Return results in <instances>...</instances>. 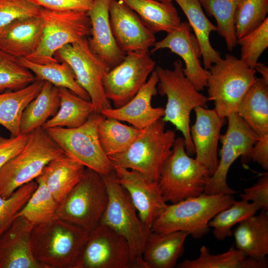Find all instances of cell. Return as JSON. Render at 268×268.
I'll return each instance as SVG.
<instances>
[{
    "label": "cell",
    "mask_w": 268,
    "mask_h": 268,
    "mask_svg": "<svg viewBox=\"0 0 268 268\" xmlns=\"http://www.w3.org/2000/svg\"><path fill=\"white\" fill-rule=\"evenodd\" d=\"M88 233L58 218L34 225L31 235L34 258L42 268H76Z\"/></svg>",
    "instance_id": "6da1fadb"
},
{
    "label": "cell",
    "mask_w": 268,
    "mask_h": 268,
    "mask_svg": "<svg viewBox=\"0 0 268 268\" xmlns=\"http://www.w3.org/2000/svg\"><path fill=\"white\" fill-rule=\"evenodd\" d=\"M182 62H174L173 68L169 69L160 66L155 69L158 77L159 94L166 96L167 103L161 119L174 125L181 132L189 155L195 153L190 134V115L198 106L207 108L208 97L201 94L185 76Z\"/></svg>",
    "instance_id": "7a4b0ae2"
},
{
    "label": "cell",
    "mask_w": 268,
    "mask_h": 268,
    "mask_svg": "<svg viewBox=\"0 0 268 268\" xmlns=\"http://www.w3.org/2000/svg\"><path fill=\"white\" fill-rule=\"evenodd\" d=\"M102 176L107 188L108 201L100 223L107 225L126 240L131 251V268H146L142 254L151 231L141 221L115 170Z\"/></svg>",
    "instance_id": "3957f363"
},
{
    "label": "cell",
    "mask_w": 268,
    "mask_h": 268,
    "mask_svg": "<svg viewBox=\"0 0 268 268\" xmlns=\"http://www.w3.org/2000/svg\"><path fill=\"white\" fill-rule=\"evenodd\" d=\"M175 138V131L165 130V122L160 119L142 129L125 151L108 157L114 167L138 171L148 180L158 183Z\"/></svg>",
    "instance_id": "277c9868"
},
{
    "label": "cell",
    "mask_w": 268,
    "mask_h": 268,
    "mask_svg": "<svg viewBox=\"0 0 268 268\" xmlns=\"http://www.w3.org/2000/svg\"><path fill=\"white\" fill-rule=\"evenodd\" d=\"M232 195L202 194L167 205L153 223L151 231L168 233L185 231L200 239L209 231L210 220L234 201Z\"/></svg>",
    "instance_id": "5b68a950"
},
{
    "label": "cell",
    "mask_w": 268,
    "mask_h": 268,
    "mask_svg": "<svg viewBox=\"0 0 268 268\" xmlns=\"http://www.w3.org/2000/svg\"><path fill=\"white\" fill-rule=\"evenodd\" d=\"M65 154L44 130L35 131L23 150L0 169V196L9 197L40 176L51 160Z\"/></svg>",
    "instance_id": "8992f818"
},
{
    "label": "cell",
    "mask_w": 268,
    "mask_h": 268,
    "mask_svg": "<svg viewBox=\"0 0 268 268\" xmlns=\"http://www.w3.org/2000/svg\"><path fill=\"white\" fill-rule=\"evenodd\" d=\"M210 177L207 169L188 154L183 137H178L157 184L165 201L175 203L203 194Z\"/></svg>",
    "instance_id": "52a82bcc"
},
{
    "label": "cell",
    "mask_w": 268,
    "mask_h": 268,
    "mask_svg": "<svg viewBox=\"0 0 268 268\" xmlns=\"http://www.w3.org/2000/svg\"><path fill=\"white\" fill-rule=\"evenodd\" d=\"M209 70L208 100L213 102L219 115L226 119L237 113L242 98L257 78L256 70L229 54L213 64Z\"/></svg>",
    "instance_id": "ba28073f"
},
{
    "label": "cell",
    "mask_w": 268,
    "mask_h": 268,
    "mask_svg": "<svg viewBox=\"0 0 268 268\" xmlns=\"http://www.w3.org/2000/svg\"><path fill=\"white\" fill-rule=\"evenodd\" d=\"M108 201L107 190L102 175L86 168L82 179L59 204L56 217L90 232L99 224Z\"/></svg>",
    "instance_id": "9c48e42d"
},
{
    "label": "cell",
    "mask_w": 268,
    "mask_h": 268,
    "mask_svg": "<svg viewBox=\"0 0 268 268\" xmlns=\"http://www.w3.org/2000/svg\"><path fill=\"white\" fill-rule=\"evenodd\" d=\"M39 15L43 22L41 42L36 51L26 58L32 62L44 65L59 62L55 54L59 49L90 34L91 24L87 12L41 7Z\"/></svg>",
    "instance_id": "30bf717a"
},
{
    "label": "cell",
    "mask_w": 268,
    "mask_h": 268,
    "mask_svg": "<svg viewBox=\"0 0 268 268\" xmlns=\"http://www.w3.org/2000/svg\"><path fill=\"white\" fill-rule=\"evenodd\" d=\"M103 117L94 112L77 128L53 127L44 130L66 155L85 167L106 175L114 169L101 147L97 134V126Z\"/></svg>",
    "instance_id": "8fae6325"
},
{
    "label": "cell",
    "mask_w": 268,
    "mask_h": 268,
    "mask_svg": "<svg viewBox=\"0 0 268 268\" xmlns=\"http://www.w3.org/2000/svg\"><path fill=\"white\" fill-rule=\"evenodd\" d=\"M55 58L70 67L77 82L89 95L95 113L112 108L103 85V78L110 69L90 50L86 37L59 49Z\"/></svg>",
    "instance_id": "7c38bea8"
},
{
    "label": "cell",
    "mask_w": 268,
    "mask_h": 268,
    "mask_svg": "<svg viewBox=\"0 0 268 268\" xmlns=\"http://www.w3.org/2000/svg\"><path fill=\"white\" fill-rule=\"evenodd\" d=\"M155 64L148 52L129 53L106 74L103 79L105 96L115 108L124 106L135 95L155 69Z\"/></svg>",
    "instance_id": "4fadbf2b"
},
{
    "label": "cell",
    "mask_w": 268,
    "mask_h": 268,
    "mask_svg": "<svg viewBox=\"0 0 268 268\" xmlns=\"http://www.w3.org/2000/svg\"><path fill=\"white\" fill-rule=\"evenodd\" d=\"M76 268H131V254L126 240L100 223L89 232Z\"/></svg>",
    "instance_id": "5bb4252c"
},
{
    "label": "cell",
    "mask_w": 268,
    "mask_h": 268,
    "mask_svg": "<svg viewBox=\"0 0 268 268\" xmlns=\"http://www.w3.org/2000/svg\"><path fill=\"white\" fill-rule=\"evenodd\" d=\"M191 29L188 22H181L177 29L155 42L151 53L166 48L180 57L185 63V67L183 68L184 75L200 91L207 87L209 70L201 66V47Z\"/></svg>",
    "instance_id": "9a60e30c"
},
{
    "label": "cell",
    "mask_w": 268,
    "mask_h": 268,
    "mask_svg": "<svg viewBox=\"0 0 268 268\" xmlns=\"http://www.w3.org/2000/svg\"><path fill=\"white\" fill-rule=\"evenodd\" d=\"M109 20L116 42L126 54L148 52L156 42L154 34L132 8L120 0H111Z\"/></svg>",
    "instance_id": "2e32d148"
},
{
    "label": "cell",
    "mask_w": 268,
    "mask_h": 268,
    "mask_svg": "<svg viewBox=\"0 0 268 268\" xmlns=\"http://www.w3.org/2000/svg\"><path fill=\"white\" fill-rule=\"evenodd\" d=\"M120 184L129 194L139 218L151 230L167 206L157 183L148 180L138 171L114 167Z\"/></svg>",
    "instance_id": "e0dca14e"
},
{
    "label": "cell",
    "mask_w": 268,
    "mask_h": 268,
    "mask_svg": "<svg viewBox=\"0 0 268 268\" xmlns=\"http://www.w3.org/2000/svg\"><path fill=\"white\" fill-rule=\"evenodd\" d=\"M196 121L190 127V134L196 154V159L208 171L210 176L218 163V144L225 118L216 111L201 106L194 110Z\"/></svg>",
    "instance_id": "ac0fdd59"
},
{
    "label": "cell",
    "mask_w": 268,
    "mask_h": 268,
    "mask_svg": "<svg viewBox=\"0 0 268 268\" xmlns=\"http://www.w3.org/2000/svg\"><path fill=\"white\" fill-rule=\"evenodd\" d=\"M111 0H93L87 11L89 17L91 37L87 39L92 52L112 69L124 59L126 53L118 46L109 20Z\"/></svg>",
    "instance_id": "d6986e66"
},
{
    "label": "cell",
    "mask_w": 268,
    "mask_h": 268,
    "mask_svg": "<svg viewBox=\"0 0 268 268\" xmlns=\"http://www.w3.org/2000/svg\"><path fill=\"white\" fill-rule=\"evenodd\" d=\"M158 77L154 69L149 79L135 95L124 106L110 108L101 112L103 116L127 122L134 128L142 130L161 119L164 108L153 107L151 99L157 93Z\"/></svg>",
    "instance_id": "ffe728a7"
},
{
    "label": "cell",
    "mask_w": 268,
    "mask_h": 268,
    "mask_svg": "<svg viewBox=\"0 0 268 268\" xmlns=\"http://www.w3.org/2000/svg\"><path fill=\"white\" fill-rule=\"evenodd\" d=\"M33 225L22 216L16 217L0 237V268H42L32 252Z\"/></svg>",
    "instance_id": "44dd1931"
},
{
    "label": "cell",
    "mask_w": 268,
    "mask_h": 268,
    "mask_svg": "<svg viewBox=\"0 0 268 268\" xmlns=\"http://www.w3.org/2000/svg\"><path fill=\"white\" fill-rule=\"evenodd\" d=\"M43 31L39 15L17 19L0 32V50L18 59L27 58L37 49Z\"/></svg>",
    "instance_id": "7402d4cb"
},
{
    "label": "cell",
    "mask_w": 268,
    "mask_h": 268,
    "mask_svg": "<svg viewBox=\"0 0 268 268\" xmlns=\"http://www.w3.org/2000/svg\"><path fill=\"white\" fill-rule=\"evenodd\" d=\"M189 235L185 231L168 233L151 231L145 244L142 259L146 268H173L184 252Z\"/></svg>",
    "instance_id": "603a6c76"
},
{
    "label": "cell",
    "mask_w": 268,
    "mask_h": 268,
    "mask_svg": "<svg viewBox=\"0 0 268 268\" xmlns=\"http://www.w3.org/2000/svg\"><path fill=\"white\" fill-rule=\"evenodd\" d=\"M86 168L65 154L47 164L41 175L47 188L60 204L82 179Z\"/></svg>",
    "instance_id": "cb8c5ba5"
},
{
    "label": "cell",
    "mask_w": 268,
    "mask_h": 268,
    "mask_svg": "<svg viewBox=\"0 0 268 268\" xmlns=\"http://www.w3.org/2000/svg\"><path fill=\"white\" fill-rule=\"evenodd\" d=\"M233 236L236 247L247 256L258 260L267 259L268 255V212H261L241 220Z\"/></svg>",
    "instance_id": "d4e9b609"
},
{
    "label": "cell",
    "mask_w": 268,
    "mask_h": 268,
    "mask_svg": "<svg viewBox=\"0 0 268 268\" xmlns=\"http://www.w3.org/2000/svg\"><path fill=\"white\" fill-rule=\"evenodd\" d=\"M132 8L146 27L154 34L167 33L177 29L181 23L178 11L172 1L156 0H120Z\"/></svg>",
    "instance_id": "484cf974"
},
{
    "label": "cell",
    "mask_w": 268,
    "mask_h": 268,
    "mask_svg": "<svg viewBox=\"0 0 268 268\" xmlns=\"http://www.w3.org/2000/svg\"><path fill=\"white\" fill-rule=\"evenodd\" d=\"M237 113L260 137L268 135V82L256 78L242 98Z\"/></svg>",
    "instance_id": "4316f807"
},
{
    "label": "cell",
    "mask_w": 268,
    "mask_h": 268,
    "mask_svg": "<svg viewBox=\"0 0 268 268\" xmlns=\"http://www.w3.org/2000/svg\"><path fill=\"white\" fill-rule=\"evenodd\" d=\"M60 106L57 87L44 81L38 95L23 110L20 120V134H28L41 128L50 118L54 116Z\"/></svg>",
    "instance_id": "83f0119b"
},
{
    "label": "cell",
    "mask_w": 268,
    "mask_h": 268,
    "mask_svg": "<svg viewBox=\"0 0 268 268\" xmlns=\"http://www.w3.org/2000/svg\"><path fill=\"white\" fill-rule=\"evenodd\" d=\"M175 0L186 16L199 42L203 67L209 70L213 64L221 59L220 53L212 47L209 40L210 34L217 30L216 27L207 18L198 0Z\"/></svg>",
    "instance_id": "f1b7e54d"
},
{
    "label": "cell",
    "mask_w": 268,
    "mask_h": 268,
    "mask_svg": "<svg viewBox=\"0 0 268 268\" xmlns=\"http://www.w3.org/2000/svg\"><path fill=\"white\" fill-rule=\"evenodd\" d=\"M44 81L36 79L26 87L0 93V125L13 136L20 134L22 113L27 105L40 92Z\"/></svg>",
    "instance_id": "f546056e"
},
{
    "label": "cell",
    "mask_w": 268,
    "mask_h": 268,
    "mask_svg": "<svg viewBox=\"0 0 268 268\" xmlns=\"http://www.w3.org/2000/svg\"><path fill=\"white\" fill-rule=\"evenodd\" d=\"M60 108L56 114L47 120L41 129L53 127L74 128L84 124L94 113L92 102L85 100L64 87H58Z\"/></svg>",
    "instance_id": "4dcf8cb0"
},
{
    "label": "cell",
    "mask_w": 268,
    "mask_h": 268,
    "mask_svg": "<svg viewBox=\"0 0 268 268\" xmlns=\"http://www.w3.org/2000/svg\"><path fill=\"white\" fill-rule=\"evenodd\" d=\"M268 266L267 259H253L234 246L227 252L216 255L210 254L207 247L202 246L196 259L185 260L177 265L179 268H266Z\"/></svg>",
    "instance_id": "1f68e13d"
},
{
    "label": "cell",
    "mask_w": 268,
    "mask_h": 268,
    "mask_svg": "<svg viewBox=\"0 0 268 268\" xmlns=\"http://www.w3.org/2000/svg\"><path fill=\"white\" fill-rule=\"evenodd\" d=\"M20 64L30 70L38 79L47 81L57 87L69 90L79 97L90 101L87 92L77 82L74 73L66 62L61 61L48 64L32 62L26 58L19 59Z\"/></svg>",
    "instance_id": "d6a6232c"
},
{
    "label": "cell",
    "mask_w": 268,
    "mask_h": 268,
    "mask_svg": "<svg viewBox=\"0 0 268 268\" xmlns=\"http://www.w3.org/2000/svg\"><path fill=\"white\" fill-rule=\"evenodd\" d=\"M101 147L107 156L125 151L141 130L124 124L116 119L103 116L97 128Z\"/></svg>",
    "instance_id": "836d02e7"
},
{
    "label": "cell",
    "mask_w": 268,
    "mask_h": 268,
    "mask_svg": "<svg viewBox=\"0 0 268 268\" xmlns=\"http://www.w3.org/2000/svg\"><path fill=\"white\" fill-rule=\"evenodd\" d=\"M38 186L15 217L22 216L32 223L38 224L56 217L59 203L47 188L40 175L35 179Z\"/></svg>",
    "instance_id": "e575fe53"
},
{
    "label": "cell",
    "mask_w": 268,
    "mask_h": 268,
    "mask_svg": "<svg viewBox=\"0 0 268 268\" xmlns=\"http://www.w3.org/2000/svg\"><path fill=\"white\" fill-rule=\"evenodd\" d=\"M198 0L207 14L215 18L216 31L224 39L227 50L232 51L237 44L234 17L240 0Z\"/></svg>",
    "instance_id": "d590c367"
},
{
    "label": "cell",
    "mask_w": 268,
    "mask_h": 268,
    "mask_svg": "<svg viewBox=\"0 0 268 268\" xmlns=\"http://www.w3.org/2000/svg\"><path fill=\"white\" fill-rule=\"evenodd\" d=\"M262 209L258 203L242 200H234L232 204L218 212L209 222L213 228V235L217 240H223L232 235V228L245 218Z\"/></svg>",
    "instance_id": "8d00e7d4"
},
{
    "label": "cell",
    "mask_w": 268,
    "mask_h": 268,
    "mask_svg": "<svg viewBox=\"0 0 268 268\" xmlns=\"http://www.w3.org/2000/svg\"><path fill=\"white\" fill-rule=\"evenodd\" d=\"M226 118L227 129L224 134L220 135V139L230 144L241 157L242 163L246 164L251 160L252 149L260 137L237 113Z\"/></svg>",
    "instance_id": "74e56055"
},
{
    "label": "cell",
    "mask_w": 268,
    "mask_h": 268,
    "mask_svg": "<svg viewBox=\"0 0 268 268\" xmlns=\"http://www.w3.org/2000/svg\"><path fill=\"white\" fill-rule=\"evenodd\" d=\"M35 79L34 74L18 59L0 50V93L21 89Z\"/></svg>",
    "instance_id": "f35d334b"
},
{
    "label": "cell",
    "mask_w": 268,
    "mask_h": 268,
    "mask_svg": "<svg viewBox=\"0 0 268 268\" xmlns=\"http://www.w3.org/2000/svg\"><path fill=\"white\" fill-rule=\"evenodd\" d=\"M268 12V0H240L234 17L237 39L259 26Z\"/></svg>",
    "instance_id": "ab89813d"
},
{
    "label": "cell",
    "mask_w": 268,
    "mask_h": 268,
    "mask_svg": "<svg viewBox=\"0 0 268 268\" xmlns=\"http://www.w3.org/2000/svg\"><path fill=\"white\" fill-rule=\"evenodd\" d=\"M220 159L214 173L210 177L203 194L208 195H233L237 192L229 187L227 183L228 171L239 155L230 144L221 141Z\"/></svg>",
    "instance_id": "60d3db41"
},
{
    "label": "cell",
    "mask_w": 268,
    "mask_h": 268,
    "mask_svg": "<svg viewBox=\"0 0 268 268\" xmlns=\"http://www.w3.org/2000/svg\"><path fill=\"white\" fill-rule=\"evenodd\" d=\"M237 44L241 46L240 59L255 68L259 57L268 47V17L259 26L237 39Z\"/></svg>",
    "instance_id": "b9f144b4"
},
{
    "label": "cell",
    "mask_w": 268,
    "mask_h": 268,
    "mask_svg": "<svg viewBox=\"0 0 268 268\" xmlns=\"http://www.w3.org/2000/svg\"><path fill=\"white\" fill-rule=\"evenodd\" d=\"M37 186V182L33 180L19 187L7 198L0 196V237L11 225Z\"/></svg>",
    "instance_id": "7bdbcfd3"
},
{
    "label": "cell",
    "mask_w": 268,
    "mask_h": 268,
    "mask_svg": "<svg viewBox=\"0 0 268 268\" xmlns=\"http://www.w3.org/2000/svg\"><path fill=\"white\" fill-rule=\"evenodd\" d=\"M41 8L29 0H0V32L17 19L39 15Z\"/></svg>",
    "instance_id": "ee69618b"
},
{
    "label": "cell",
    "mask_w": 268,
    "mask_h": 268,
    "mask_svg": "<svg viewBox=\"0 0 268 268\" xmlns=\"http://www.w3.org/2000/svg\"><path fill=\"white\" fill-rule=\"evenodd\" d=\"M31 135L20 134L10 138L0 137V169L25 147Z\"/></svg>",
    "instance_id": "f6af8a7d"
},
{
    "label": "cell",
    "mask_w": 268,
    "mask_h": 268,
    "mask_svg": "<svg viewBox=\"0 0 268 268\" xmlns=\"http://www.w3.org/2000/svg\"><path fill=\"white\" fill-rule=\"evenodd\" d=\"M35 4L50 10L82 11L87 12L91 7L93 0H29Z\"/></svg>",
    "instance_id": "bcb514c9"
},
{
    "label": "cell",
    "mask_w": 268,
    "mask_h": 268,
    "mask_svg": "<svg viewBox=\"0 0 268 268\" xmlns=\"http://www.w3.org/2000/svg\"><path fill=\"white\" fill-rule=\"evenodd\" d=\"M242 200L259 203L262 209H268V173L262 176L252 186L244 189Z\"/></svg>",
    "instance_id": "7dc6e473"
},
{
    "label": "cell",
    "mask_w": 268,
    "mask_h": 268,
    "mask_svg": "<svg viewBox=\"0 0 268 268\" xmlns=\"http://www.w3.org/2000/svg\"><path fill=\"white\" fill-rule=\"evenodd\" d=\"M250 158L264 170H268V135L259 138L252 149Z\"/></svg>",
    "instance_id": "c3c4849f"
},
{
    "label": "cell",
    "mask_w": 268,
    "mask_h": 268,
    "mask_svg": "<svg viewBox=\"0 0 268 268\" xmlns=\"http://www.w3.org/2000/svg\"><path fill=\"white\" fill-rule=\"evenodd\" d=\"M255 69L262 75V78L268 82V68L264 64L258 62Z\"/></svg>",
    "instance_id": "681fc988"
},
{
    "label": "cell",
    "mask_w": 268,
    "mask_h": 268,
    "mask_svg": "<svg viewBox=\"0 0 268 268\" xmlns=\"http://www.w3.org/2000/svg\"><path fill=\"white\" fill-rule=\"evenodd\" d=\"M160 1H172V0H156Z\"/></svg>",
    "instance_id": "f907efd6"
}]
</instances>
